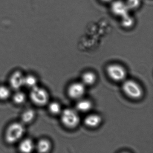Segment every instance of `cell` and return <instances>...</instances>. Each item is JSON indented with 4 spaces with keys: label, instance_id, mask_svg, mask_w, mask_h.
<instances>
[{
    "label": "cell",
    "instance_id": "6da1fadb",
    "mask_svg": "<svg viewBox=\"0 0 153 153\" xmlns=\"http://www.w3.org/2000/svg\"><path fill=\"white\" fill-rule=\"evenodd\" d=\"M25 132L24 124L14 122L9 125L5 133V139L7 143L14 144L21 139Z\"/></svg>",
    "mask_w": 153,
    "mask_h": 153
},
{
    "label": "cell",
    "instance_id": "7a4b0ae2",
    "mask_svg": "<svg viewBox=\"0 0 153 153\" xmlns=\"http://www.w3.org/2000/svg\"><path fill=\"white\" fill-rule=\"evenodd\" d=\"M60 119L63 125L69 128L77 127L80 122V118L77 112L74 109L67 108L62 110Z\"/></svg>",
    "mask_w": 153,
    "mask_h": 153
},
{
    "label": "cell",
    "instance_id": "3957f363",
    "mask_svg": "<svg viewBox=\"0 0 153 153\" xmlns=\"http://www.w3.org/2000/svg\"><path fill=\"white\" fill-rule=\"evenodd\" d=\"M122 90L125 95L132 99H139L143 95L142 88L139 84L132 79H128L123 82Z\"/></svg>",
    "mask_w": 153,
    "mask_h": 153
},
{
    "label": "cell",
    "instance_id": "277c9868",
    "mask_svg": "<svg viewBox=\"0 0 153 153\" xmlns=\"http://www.w3.org/2000/svg\"><path fill=\"white\" fill-rule=\"evenodd\" d=\"M49 97L48 91L43 88L37 85L31 89L30 97L31 101L38 106H43L48 103Z\"/></svg>",
    "mask_w": 153,
    "mask_h": 153
},
{
    "label": "cell",
    "instance_id": "5b68a950",
    "mask_svg": "<svg viewBox=\"0 0 153 153\" xmlns=\"http://www.w3.org/2000/svg\"><path fill=\"white\" fill-rule=\"evenodd\" d=\"M108 76L114 81L120 82L125 79L127 75L126 70L121 65L112 64L109 65L106 69Z\"/></svg>",
    "mask_w": 153,
    "mask_h": 153
},
{
    "label": "cell",
    "instance_id": "8992f818",
    "mask_svg": "<svg viewBox=\"0 0 153 153\" xmlns=\"http://www.w3.org/2000/svg\"><path fill=\"white\" fill-rule=\"evenodd\" d=\"M85 90V86L82 82H75L68 88V94L71 98L79 100L83 97Z\"/></svg>",
    "mask_w": 153,
    "mask_h": 153
},
{
    "label": "cell",
    "instance_id": "52a82bcc",
    "mask_svg": "<svg viewBox=\"0 0 153 153\" xmlns=\"http://www.w3.org/2000/svg\"><path fill=\"white\" fill-rule=\"evenodd\" d=\"M111 10L114 16L121 18L128 14L129 10L125 1L121 0H116L112 2Z\"/></svg>",
    "mask_w": 153,
    "mask_h": 153
},
{
    "label": "cell",
    "instance_id": "ba28073f",
    "mask_svg": "<svg viewBox=\"0 0 153 153\" xmlns=\"http://www.w3.org/2000/svg\"><path fill=\"white\" fill-rule=\"evenodd\" d=\"M25 77L23 73L19 71L13 72L9 79L10 85L11 88L18 90L24 86Z\"/></svg>",
    "mask_w": 153,
    "mask_h": 153
},
{
    "label": "cell",
    "instance_id": "9c48e42d",
    "mask_svg": "<svg viewBox=\"0 0 153 153\" xmlns=\"http://www.w3.org/2000/svg\"><path fill=\"white\" fill-rule=\"evenodd\" d=\"M35 145L33 140L30 138H25L20 141L19 146V149L20 152L23 153H31L35 148Z\"/></svg>",
    "mask_w": 153,
    "mask_h": 153
},
{
    "label": "cell",
    "instance_id": "30bf717a",
    "mask_svg": "<svg viewBox=\"0 0 153 153\" xmlns=\"http://www.w3.org/2000/svg\"><path fill=\"white\" fill-rule=\"evenodd\" d=\"M102 119L97 114H91L88 115L84 120L85 124L89 128H94L98 127L101 124Z\"/></svg>",
    "mask_w": 153,
    "mask_h": 153
},
{
    "label": "cell",
    "instance_id": "8fae6325",
    "mask_svg": "<svg viewBox=\"0 0 153 153\" xmlns=\"http://www.w3.org/2000/svg\"><path fill=\"white\" fill-rule=\"evenodd\" d=\"M52 145L51 141L47 139H40L36 144L35 148L40 153H47L51 149Z\"/></svg>",
    "mask_w": 153,
    "mask_h": 153
},
{
    "label": "cell",
    "instance_id": "7c38bea8",
    "mask_svg": "<svg viewBox=\"0 0 153 153\" xmlns=\"http://www.w3.org/2000/svg\"><path fill=\"white\" fill-rule=\"evenodd\" d=\"M36 115L35 111L32 109H28L23 112L21 114V121L23 124L31 123L34 120Z\"/></svg>",
    "mask_w": 153,
    "mask_h": 153
},
{
    "label": "cell",
    "instance_id": "4fadbf2b",
    "mask_svg": "<svg viewBox=\"0 0 153 153\" xmlns=\"http://www.w3.org/2000/svg\"><path fill=\"white\" fill-rule=\"evenodd\" d=\"M78 100V102L76 105V108L79 111L86 112L92 109V103L89 100L83 99L82 98Z\"/></svg>",
    "mask_w": 153,
    "mask_h": 153
},
{
    "label": "cell",
    "instance_id": "5bb4252c",
    "mask_svg": "<svg viewBox=\"0 0 153 153\" xmlns=\"http://www.w3.org/2000/svg\"><path fill=\"white\" fill-rule=\"evenodd\" d=\"M97 80L95 74L91 71H88L84 73L82 76V83L85 86L92 85Z\"/></svg>",
    "mask_w": 153,
    "mask_h": 153
},
{
    "label": "cell",
    "instance_id": "9a60e30c",
    "mask_svg": "<svg viewBox=\"0 0 153 153\" xmlns=\"http://www.w3.org/2000/svg\"><path fill=\"white\" fill-rule=\"evenodd\" d=\"M121 20V25L124 28H131L135 24V20L134 18L128 13L127 15L122 17Z\"/></svg>",
    "mask_w": 153,
    "mask_h": 153
},
{
    "label": "cell",
    "instance_id": "2e32d148",
    "mask_svg": "<svg viewBox=\"0 0 153 153\" xmlns=\"http://www.w3.org/2000/svg\"><path fill=\"white\" fill-rule=\"evenodd\" d=\"M38 79L35 76L33 75L25 76L24 79V86L28 88H31L37 85Z\"/></svg>",
    "mask_w": 153,
    "mask_h": 153
},
{
    "label": "cell",
    "instance_id": "e0dca14e",
    "mask_svg": "<svg viewBox=\"0 0 153 153\" xmlns=\"http://www.w3.org/2000/svg\"><path fill=\"white\" fill-rule=\"evenodd\" d=\"M13 100L14 102L16 104L21 105L25 102L26 96L22 91L17 90V92L13 95Z\"/></svg>",
    "mask_w": 153,
    "mask_h": 153
},
{
    "label": "cell",
    "instance_id": "ac0fdd59",
    "mask_svg": "<svg viewBox=\"0 0 153 153\" xmlns=\"http://www.w3.org/2000/svg\"><path fill=\"white\" fill-rule=\"evenodd\" d=\"M48 110L51 114L58 115L60 114L62 110L60 104L59 102H53L49 104Z\"/></svg>",
    "mask_w": 153,
    "mask_h": 153
},
{
    "label": "cell",
    "instance_id": "d6986e66",
    "mask_svg": "<svg viewBox=\"0 0 153 153\" xmlns=\"http://www.w3.org/2000/svg\"><path fill=\"white\" fill-rule=\"evenodd\" d=\"M11 95L10 89L5 86H0V100H6L8 99Z\"/></svg>",
    "mask_w": 153,
    "mask_h": 153
},
{
    "label": "cell",
    "instance_id": "ffe728a7",
    "mask_svg": "<svg viewBox=\"0 0 153 153\" xmlns=\"http://www.w3.org/2000/svg\"><path fill=\"white\" fill-rule=\"evenodd\" d=\"M126 5L129 10L138 8L141 4V0H126Z\"/></svg>",
    "mask_w": 153,
    "mask_h": 153
},
{
    "label": "cell",
    "instance_id": "44dd1931",
    "mask_svg": "<svg viewBox=\"0 0 153 153\" xmlns=\"http://www.w3.org/2000/svg\"><path fill=\"white\" fill-rule=\"evenodd\" d=\"M100 1L104 3H109V2H111L112 0H100Z\"/></svg>",
    "mask_w": 153,
    "mask_h": 153
}]
</instances>
